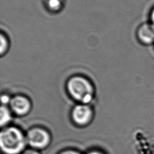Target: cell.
I'll return each instance as SVG.
<instances>
[{
  "instance_id": "52a82bcc",
  "label": "cell",
  "mask_w": 154,
  "mask_h": 154,
  "mask_svg": "<svg viewBox=\"0 0 154 154\" xmlns=\"http://www.w3.org/2000/svg\"><path fill=\"white\" fill-rule=\"evenodd\" d=\"M43 6L48 13L57 14L64 9L65 0H44Z\"/></svg>"
},
{
  "instance_id": "7a4b0ae2",
  "label": "cell",
  "mask_w": 154,
  "mask_h": 154,
  "mask_svg": "<svg viewBox=\"0 0 154 154\" xmlns=\"http://www.w3.org/2000/svg\"><path fill=\"white\" fill-rule=\"evenodd\" d=\"M0 145L4 153L17 154L25 146V139L19 129L15 128H9L1 132Z\"/></svg>"
},
{
  "instance_id": "5bb4252c",
  "label": "cell",
  "mask_w": 154,
  "mask_h": 154,
  "mask_svg": "<svg viewBox=\"0 0 154 154\" xmlns=\"http://www.w3.org/2000/svg\"><path fill=\"white\" fill-rule=\"evenodd\" d=\"M88 154H102V153H100L99 152H91Z\"/></svg>"
},
{
  "instance_id": "ba28073f",
  "label": "cell",
  "mask_w": 154,
  "mask_h": 154,
  "mask_svg": "<svg viewBox=\"0 0 154 154\" xmlns=\"http://www.w3.org/2000/svg\"><path fill=\"white\" fill-rule=\"evenodd\" d=\"M0 42V54L1 57H3L8 52L10 48V40L7 34L3 31L1 32Z\"/></svg>"
},
{
  "instance_id": "8fae6325",
  "label": "cell",
  "mask_w": 154,
  "mask_h": 154,
  "mask_svg": "<svg viewBox=\"0 0 154 154\" xmlns=\"http://www.w3.org/2000/svg\"><path fill=\"white\" fill-rule=\"evenodd\" d=\"M150 19H151V24L154 27V8L151 12L150 14Z\"/></svg>"
},
{
  "instance_id": "7c38bea8",
  "label": "cell",
  "mask_w": 154,
  "mask_h": 154,
  "mask_svg": "<svg viewBox=\"0 0 154 154\" xmlns=\"http://www.w3.org/2000/svg\"><path fill=\"white\" fill-rule=\"evenodd\" d=\"M60 154H79L78 153L75 152V151H72V150H68V151H65L64 152H62Z\"/></svg>"
},
{
  "instance_id": "4fadbf2b",
  "label": "cell",
  "mask_w": 154,
  "mask_h": 154,
  "mask_svg": "<svg viewBox=\"0 0 154 154\" xmlns=\"http://www.w3.org/2000/svg\"><path fill=\"white\" fill-rule=\"evenodd\" d=\"M23 154H38L37 152L34 150H27Z\"/></svg>"
},
{
  "instance_id": "277c9868",
  "label": "cell",
  "mask_w": 154,
  "mask_h": 154,
  "mask_svg": "<svg viewBox=\"0 0 154 154\" xmlns=\"http://www.w3.org/2000/svg\"><path fill=\"white\" fill-rule=\"evenodd\" d=\"M10 105L12 110L17 114L23 115L29 110L31 103L28 98L25 96L17 94L11 97Z\"/></svg>"
},
{
  "instance_id": "9c48e42d",
  "label": "cell",
  "mask_w": 154,
  "mask_h": 154,
  "mask_svg": "<svg viewBox=\"0 0 154 154\" xmlns=\"http://www.w3.org/2000/svg\"><path fill=\"white\" fill-rule=\"evenodd\" d=\"M1 125L3 126L7 123L10 120V114L9 112L8 109L5 106H2L1 108Z\"/></svg>"
},
{
  "instance_id": "3957f363",
  "label": "cell",
  "mask_w": 154,
  "mask_h": 154,
  "mask_svg": "<svg viewBox=\"0 0 154 154\" xmlns=\"http://www.w3.org/2000/svg\"><path fill=\"white\" fill-rule=\"evenodd\" d=\"M49 135L41 129H34L31 130L27 135V141L32 147L42 148L49 143Z\"/></svg>"
},
{
  "instance_id": "8992f818",
  "label": "cell",
  "mask_w": 154,
  "mask_h": 154,
  "mask_svg": "<svg viewBox=\"0 0 154 154\" xmlns=\"http://www.w3.org/2000/svg\"><path fill=\"white\" fill-rule=\"evenodd\" d=\"M137 37L140 42L145 45L154 42V27L151 23H143L137 30Z\"/></svg>"
},
{
  "instance_id": "6da1fadb",
  "label": "cell",
  "mask_w": 154,
  "mask_h": 154,
  "mask_svg": "<svg viewBox=\"0 0 154 154\" xmlns=\"http://www.w3.org/2000/svg\"><path fill=\"white\" fill-rule=\"evenodd\" d=\"M65 87L71 97L83 104H87L92 100L95 91L93 81L82 74H75L69 77Z\"/></svg>"
},
{
  "instance_id": "30bf717a",
  "label": "cell",
  "mask_w": 154,
  "mask_h": 154,
  "mask_svg": "<svg viewBox=\"0 0 154 154\" xmlns=\"http://www.w3.org/2000/svg\"><path fill=\"white\" fill-rule=\"evenodd\" d=\"M11 98L10 97V96H9L8 95L5 94H2V95L1 96V102H2V103H3V104H4V105H5V104H7V103H10V100H11Z\"/></svg>"
},
{
  "instance_id": "5b68a950",
  "label": "cell",
  "mask_w": 154,
  "mask_h": 154,
  "mask_svg": "<svg viewBox=\"0 0 154 154\" xmlns=\"http://www.w3.org/2000/svg\"><path fill=\"white\" fill-rule=\"evenodd\" d=\"M72 117L78 124L84 125L91 119V110L87 104L78 105L73 109Z\"/></svg>"
}]
</instances>
